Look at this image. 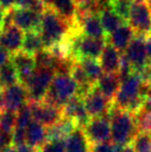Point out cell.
I'll use <instances>...</instances> for the list:
<instances>
[{
	"label": "cell",
	"mask_w": 151,
	"mask_h": 152,
	"mask_svg": "<svg viewBox=\"0 0 151 152\" xmlns=\"http://www.w3.org/2000/svg\"><path fill=\"white\" fill-rule=\"evenodd\" d=\"M121 85V80L118 74H104L103 77L97 81L96 88L98 89L108 99L113 102L115 96Z\"/></svg>",
	"instance_id": "44dd1931"
},
{
	"label": "cell",
	"mask_w": 151,
	"mask_h": 152,
	"mask_svg": "<svg viewBox=\"0 0 151 152\" xmlns=\"http://www.w3.org/2000/svg\"><path fill=\"white\" fill-rule=\"evenodd\" d=\"M42 15L29 8H12V24L21 30L39 31Z\"/></svg>",
	"instance_id": "4fadbf2b"
},
{
	"label": "cell",
	"mask_w": 151,
	"mask_h": 152,
	"mask_svg": "<svg viewBox=\"0 0 151 152\" xmlns=\"http://www.w3.org/2000/svg\"><path fill=\"white\" fill-rule=\"evenodd\" d=\"M99 63L105 74H118L121 63V54L111 44H106L99 57Z\"/></svg>",
	"instance_id": "ac0fdd59"
},
{
	"label": "cell",
	"mask_w": 151,
	"mask_h": 152,
	"mask_svg": "<svg viewBox=\"0 0 151 152\" xmlns=\"http://www.w3.org/2000/svg\"><path fill=\"white\" fill-rule=\"evenodd\" d=\"M122 149V146L115 145L112 141L91 145V152H121Z\"/></svg>",
	"instance_id": "d6a6232c"
},
{
	"label": "cell",
	"mask_w": 151,
	"mask_h": 152,
	"mask_svg": "<svg viewBox=\"0 0 151 152\" xmlns=\"http://www.w3.org/2000/svg\"><path fill=\"white\" fill-rule=\"evenodd\" d=\"M131 145L135 152H151V132H138Z\"/></svg>",
	"instance_id": "f1b7e54d"
},
{
	"label": "cell",
	"mask_w": 151,
	"mask_h": 152,
	"mask_svg": "<svg viewBox=\"0 0 151 152\" xmlns=\"http://www.w3.org/2000/svg\"><path fill=\"white\" fill-rule=\"evenodd\" d=\"M148 4H149V7H150V10H151V0H147Z\"/></svg>",
	"instance_id": "7dc6e473"
},
{
	"label": "cell",
	"mask_w": 151,
	"mask_h": 152,
	"mask_svg": "<svg viewBox=\"0 0 151 152\" xmlns=\"http://www.w3.org/2000/svg\"><path fill=\"white\" fill-rule=\"evenodd\" d=\"M56 72L53 68L36 67L32 78L26 85L29 102H42L46 97Z\"/></svg>",
	"instance_id": "8992f818"
},
{
	"label": "cell",
	"mask_w": 151,
	"mask_h": 152,
	"mask_svg": "<svg viewBox=\"0 0 151 152\" xmlns=\"http://www.w3.org/2000/svg\"><path fill=\"white\" fill-rule=\"evenodd\" d=\"M33 117L32 113H31L30 107L29 104H25L23 108H21L20 110L17 112V124L16 127L19 128H24L26 129L27 126L32 122Z\"/></svg>",
	"instance_id": "1f68e13d"
},
{
	"label": "cell",
	"mask_w": 151,
	"mask_h": 152,
	"mask_svg": "<svg viewBox=\"0 0 151 152\" xmlns=\"http://www.w3.org/2000/svg\"><path fill=\"white\" fill-rule=\"evenodd\" d=\"M17 83H19L18 70L9 59L0 67V85L3 88H7Z\"/></svg>",
	"instance_id": "4316f807"
},
{
	"label": "cell",
	"mask_w": 151,
	"mask_h": 152,
	"mask_svg": "<svg viewBox=\"0 0 151 152\" xmlns=\"http://www.w3.org/2000/svg\"><path fill=\"white\" fill-rule=\"evenodd\" d=\"M78 126L71 119L63 117L60 121L55 123L54 125L47 127L48 132V141L52 140H65L67 136Z\"/></svg>",
	"instance_id": "7402d4cb"
},
{
	"label": "cell",
	"mask_w": 151,
	"mask_h": 152,
	"mask_svg": "<svg viewBox=\"0 0 151 152\" xmlns=\"http://www.w3.org/2000/svg\"><path fill=\"white\" fill-rule=\"evenodd\" d=\"M65 152H91V143L82 128L77 127L64 140Z\"/></svg>",
	"instance_id": "ffe728a7"
},
{
	"label": "cell",
	"mask_w": 151,
	"mask_h": 152,
	"mask_svg": "<svg viewBox=\"0 0 151 152\" xmlns=\"http://www.w3.org/2000/svg\"><path fill=\"white\" fill-rule=\"evenodd\" d=\"M91 145L111 141V121L110 114L91 118L82 128Z\"/></svg>",
	"instance_id": "ba28073f"
},
{
	"label": "cell",
	"mask_w": 151,
	"mask_h": 152,
	"mask_svg": "<svg viewBox=\"0 0 151 152\" xmlns=\"http://www.w3.org/2000/svg\"><path fill=\"white\" fill-rule=\"evenodd\" d=\"M82 98L90 118L109 115L113 108V102L108 99L96 86H93Z\"/></svg>",
	"instance_id": "52a82bcc"
},
{
	"label": "cell",
	"mask_w": 151,
	"mask_h": 152,
	"mask_svg": "<svg viewBox=\"0 0 151 152\" xmlns=\"http://www.w3.org/2000/svg\"><path fill=\"white\" fill-rule=\"evenodd\" d=\"M121 152H135L133 149V147H131V145H127V146H124L122 149V151Z\"/></svg>",
	"instance_id": "ee69618b"
},
{
	"label": "cell",
	"mask_w": 151,
	"mask_h": 152,
	"mask_svg": "<svg viewBox=\"0 0 151 152\" xmlns=\"http://www.w3.org/2000/svg\"><path fill=\"white\" fill-rule=\"evenodd\" d=\"M15 5H16V0H0V6L5 12L15 8Z\"/></svg>",
	"instance_id": "ab89813d"
},
{
	"label": "cell",
	"mask_w": 151,
	"mask_h": 152,
	"mask_svg": "<svg viewBox=\"0 0 151 152\" xmlns=\"http://www.w3.org/2000/svg\"><path fill=\"white\" fill-rule=\"evenodd\" d=\"M36 152H65L64 140L47 141L46 144L36 150Z\"/></svg>",
	"instance_id": "836d02e7"
},
{
	"label": "cell",
	"mask_w": 151,
	"mask_h": 152,
	"mask_svg": "<svg viewBox=\"0 0 151 152\" xmlns=\"http://www.w3.org/2000/svg\"><path fill=\"white\" fill-rule=\"evenodd\" d=\"M78 62L81 64L83 69L85 70V72H86L87 77L89 78V81L91 82V84L95 86L97 81L105 74L103 68H101L99 61H97V59L83 58L81 60H79Z\"/></svg>",
	"instance_id": "484cf974"
},
{
	"label": "cell",
	"mask_w": 151,
	"mask_h": 152,
	"mask_svg": "<svg viewBox=\"0 0 151 152\" xmlns=\"http://www.w3.org/2000/svg\"><path fill=\"white\" fill-rule=\"evenodd\" d=\"M49 7L53 8L59 16L75 26L77 17V5L75 0H52Z\"/></svg>",
	"instance_id": "603a6c76"
},
{
	"label": "cell",
	"mask_w": 151,
	"mask_h": 152,
	"mask_svg": "<svg viewBox=\"0 0 151 152\" xmlns=\"http://www.w3.org/2000/svg\"><path fill=\"white\" fill-rule=\"evenodd\" d=\"M77 27L59 16L53 8L47 7L42 15L39 33L44 49H51L67 38Z\"/></svg>",
	"instance_id": "7a4b0ae2"
},
{
	"label": "cell",
	"mask_w": 151,
	"mask_h": 152,
	"mask_svg": "<svg viewBox=\"0 0 151 152\" xmlns=\"http://www.w3.org/2000/svg\"><path fill=\"white\" fill-rule=\"evenodd\" d=\"M127 22L137 35H150L151 10L147 0H137L131 3Z\"/></svg>",
	"instance_id": "5b68a950"
},
{
	"label": "cell",
	"mask_w": 151,
	"mask_h": 152,
	"mask_svg": "<svg viewBox=\"0 0 151 152\" xmlns=\"http://www.w3.org/2000/svg\"><path fill=\"white\" fill-rule=\"evenodd\" d=\"M33 120L46 127L54 125L63 118L62 109L46 102H28Z\"/></svg>",
	"instance_id": "9c48e42d"
},
{
	"label": "cell",
	"mask_w": 151,
	"mask_h": 152,
	"mask_svg": "<svg viewBox=\"0 0 151 152\" xmlns=\"http://www.w3.org/2000/svg\"><path fill=\"white\" fill-rule=\"evenodd\" d=\"M144 108L151 110V86L148 89L147 95H146V100H145V104H144Z\"/></svg>",
	"instance_id": "b9f144b4"
},
{
	"label": "cell",
	"mask_w": 151,
	"mask_h": 152,
	"mask_svg": "<svg viewBox=\"0 0 151 152\" xmlns=\"http://www.w3.org/2000/svg\"><path fill=\"white\" fill-rule=\"evenodd\" d=\"M5 10L0 6V27L3 29V21H4V17H5Z\"/></svg>",
	"instance_id": "7bdbcfd3"
},
{
	"label": "cell",
	"mask_w": 151,
	"mask_h": 152,
	"mask_svg": "<svg viewBox=\"0 0 151 152\" xmlns=\"http://www.w3.org/2000/svg\"><path fill=\"white\" fill-rule=\"evenodd\" d=\"M3 87L0 85V102H1V98H2V94H3Z\"/></svg>",
	"instance_id": "f6af8a7d"
},
{
	"label": "cell",
	"mask_w": 151,
	"mask_h": 152,
	"mask_svg": "<svg viewBox=\"0 0 151 152\" xmlns=\"http://www.w3.org/2000/svg\"><path fill=\"white\" fill-rule=\"evenodd\" d=\"M112 2H113V0H95L94 3L97 10H98V12H101L105 10L111 8Z\"/></svg>",
	"instance_id": "8d00e7d4"
},
{
	"label": "cell",
	"mask_w": 151,
	"mask_h": 152,
	"mask_svg": "<svg viewBox=\"0 0 151 152\" xmlns=\"http://www.w3.org/2000/svg\"><path fill=\"white\" fill-rule=\"evenodd\" d=\"M136 33L127 23L121 25L114 32L107 36V40L120 53H124L127 47L133 39Z\"/></svg>",
	"instance_id": "e0dca14e"
},
{
	"label": "cell",
	"mask_w": 151,
	"mask_h": 152,
	"mask_svg": "<svg viewBox=\"0 0 151 152\" xmlns=\"http://www.w3.org/2000/svg\"><path fill=\"white\" fill-rule=\"evenodd\" d=\"M99 19H101V25H103V28L107 36L111 34L112 32H114L117 28H119L121 25L126 23L112 8H108V10L99 12Z\"/></svg>",
	"instance_id": "d4e9b609"
},
{
	"label": "cell",
	"mask_w": 151,
	"mask_h": 152,
	"mask_svg": "<svg viewBox=\"0 0 151 152\" xmlns=\"http://www.w3.org/2000/svg\"><path fill=\"white\" fill-rule=\"evenodd\" d=\"M48 141L47 127L37 121L32 120L26 128V145L34 150H38Z\"/></svg>",
	"instance_id": "d6986e66"
},
{
	"label": "cell",
	"mask_w": 151,
	"mask_h": 152,
	"mask_svg": "<svg viewBox=\"0 0 151 152\" xmlns=\"http://www.w3.org/2000/svg\"><path fill=\"white\" fill-rule=\"evenodd\" d=\"M42 1L46 3V5L47 6H50V4H51V2H52V0H42Z\"/></svg>",
	"instance_id": "bcb514c9"
},
{
	"label": "cell",
	"mask_w": 151,
	"mask_h": 152,
	"mask_svg": "<svg viewBox=\"0 0 151 152\" xmlns=\"http://www.w3.org/2000/svg\"><path fill=\"white\" fill-rule=\"evenodd\" d=\"M62 114L63 117L71 119L80 128L84 127L87 122L91 119L86 111L83 98L80 95L73 97L66 104L62 107Z\"/></svg>",
	"instance_id": "9a60e30c"
},
{
	"label": "cell",
	"mask_w": 151,
	"mask_h": 152,
	"mask_svg": "<svg viewBox=\"0 0 151 152\" xmlns=\"http://www.w3.org/2000/svg\"><path fill=\"white\" fill-rule=\"evenodd\" d=\"M10 60L18 70L19 83L26 86L36 69L34 56H31L23 51H19L10 55Z\"/></svg>",
	"instance_id": "5bb4252c"
},
{
	"label": "cell",
	"mask_w": 151,
	"mask_h": 152,
	"mask_svg": "<svg viewBox=\"0 0 151 152\" xmlns=\"http://www.w3.org/2000/svg\"><path fill=\"white\" fill-rule=\"evenodd\" d=\"M9 59H10V54L3 48V47L0 46V67H1L3 64H5Z\"/></svg>",
	"instance_id": "f35d334b"
},
{
	"label": "cell",
	"mask_w": 151,
	"mask_h": 152,
	"mask_svg": "<svg viewBox=\"0 0 151 152\" xmlns=\"http://www.w3.org/2000/svg\"><path fill=\"white\" fill-rule=\"evenodd\" d=\"M75 26L84 35L93 38L107 39V34L103 28L98 14L77 12Z\"/></svg>",
	"instance_id": "30bf717a"
},
{
	"label": "cell",
	"mask_w": 151,
	"mask_h": 152,
	"mask_svg": "<svg viewBox=\"0 0 151 152\" xmlns=\"http://www.w3.org/2000/svg\"><path fill=\"white\" fill-rule=\"evenodd\" d=\"M131 1H137V0H131Z\"/></svg>",
	"instance_id": "681fc988"
},
{
	"label": "cell",
	"mask_w": 151,
	"mask_h": 152,
	"mask_svg": "<svg viewBox=\"0 0 151 152\" xmlns=\"http://www.w3.org/2000/svg\"><path fill=\"white\" fill-rule=\"evenodd\" d=\"M149 87V85L143 83L139 74L133 72L121 82L120 88L113 100V107L137 114L145 104Z\"/></svg>",
	"instance_id": "6da1fadb"
},
{
	"label": "cell",
	"mask_w": 151,
	"mask_h": 152,
	"mask_svg": "<svg viewBox=\"0 0 151 152\" xmlns=\"http://www.w3.org/2000/svg\"><path fill=\"white\" fill-rule=\"evenodd\" d=\"M145 44H146V51H147L148 58H149V60H151V34L146 36Z\"/></svg>",
	"instance_id": "60d3db41"
},
{
	"label": "cell",
	"mask_w": 151,
	"mask_h": 152,
	"mask_svg": "<svg viewBox=\"0 0 151 152\" xmlns=\"http://www.w3.org/2000/svg\"><path fill=\"white\" fill-rule=\"evenodd\" d=\"M79 85L69 74H56L44 102L61 108L78 95Z\"/></svg>",
	"instance_id": "277c9868"
},
{
	"label": "cell",
	"mask_w": 151,
	"mask_h": 152,
	"mask_svg": "<svg viewBox=\"0 0 151 152\" xmlns=\"http://www.w3.org/2000/svg\"><path fill=\"white\" fill-rule=\"evenodd\" d=\"M2 31H3V29H2V28H1V27H0V34H1V33H2Z\"/></svg>",
	"instance_id": "c3c4849f"
},
{
	"label": "cell",
	"mask_w": 151,
	"mask_h": 152,
	"mask_svg": "<svg viewBox=\"0 0 151 152\" xmlns=\"http://www.w3.org/2000/svg\"><path fill=\"white\" fill-rule=\"evenodd\" d=\"M36 67L53 68L55 70L59 59L48 49H44L34 56Z\"/></svg>",
	"instance_id": "83f0119b"
},
{
	"label": "cell",
	"mask_w": 151,
	"mask_h": 152,
	"mask_svg": "<svg viewBox=\"0 0 151 152\" xmlns=\"http://www.w3.org/2000/svg\"><path fill=\"white\" fill-rule=\"evenodd\" d=\"M111 141L118 146L131 145L139 132L135 114L113 107L110 111Z\"/></svg>",
	"instance_id": "3957f363"
},
{
	"label": "cell",
	"mask_w": 151,
	"mask_h": 152,
	"mask_svg": "<svg viewBox=\"0 0 151 152\" xmlns=\"http://www.w3.org/2000/svg\"><path fill=\"white\" fill-rule=\"evenodd\" d=\"M44 49V42H42L39 31L25 32L21 51L31 55V56H35L38 52H40Z\"/></svg>",
	"instance_id": "cb8c5ba5"
},
{
	"label": "cell",
	"mask_w": 151,
	"mask_h": 152,
	"mask_svg": "<svg viewBox=\"0 0 151 152\" xmlns=\"http://www.w3.org/2000/svg\"><path fill=\"white\" fill-rule=\"evenodd\" d=\"M12 146V134H5L0 130V152Z\"/></svg>",
	"instance_id": "d590c367"
},
{
	"label": "cell",
	"mask_w": 151,
	"mask_h": 152,
	"mask_svg": "<svg viewBox=\"0 0 151 152\" xmlns=\"http://www.w3.org/2000/svg\"><path fill=\"white\" fill-rule=\"evenodd\" d=\"M95 0H75L77 10L79 12H92Z\"/></svg>",
	"instance_id": "e575fe53"
},
{
	"label": "cell",
	"mask_w": 151,
	"mask_h": 152,
	"mask_svg": "<svg viewBox=\"0 0 151 152\" xmlns=\"http://www.w3.org/2000/svg\"><path fill=\"white\" fill-rule=\"evenodd\" d=\"M145 39L146 36L136 34L124 52V55L131 63L133 72H140L149 62Z\"/></svg>",
	"instance_id": "7c38bea8"
},
{
	"label": "cell",
	"mask_w": 151,
	"mask_h": 152,
	"mask_svg": "<svg viewBox=\"0 0 151 152\" xmlns=\"http://www.w3.org/2000/svg\"><path fill=\"white\" fill-rule=\"evenodd\" d=\"M25 32L15 25L4 29L0 34V46L3 47L10 55L19 52L22 49Z\"/></svg>",
	"instance_id": "2e32d148"
},
{
	"label": "cell",
	"mask_w": 151,
	"mask_h": 152,
	"mask_svg": "<svg viewBox=\"0 0 151 152\" xmlns=\"http://www.w3.org/2000/svg\"><path fill=\"white\" fill-rule=\"evenodd\" d=\"M5 152H36L33 148H31L28 145H23V146H10L9 148L5 149Z\"/></svg>",
	"instance_id": "74e56055"
},
{
	"label": "cell",
	"mask_w": 151,
	"mask_h": 152,
	"mask_svg": "<svg viewBox=\"0 0 151 152\" xmlns=\"http://www.w3.org/2000/svg\"><path fill=\"white\" fill-rule=\"evenodd\" d=\"M17 124V112L2 110L0 114V130L5 134H12Z\"/></svg>",
	"instance_id": "f546056e"
},
{
	"label": "cell",
	"mask_w": 151,
	"mask_h": 152,
	"mask_svg": "<svg viewBox=\"0 0 151 152\" xmlns=\"http://www.w3.org/2000/svg\"><path fill=\"white\" fill-rule=\"evenodd\" d=\"M131 3V0H113L111 8L124 22H127Z\"/></svg>",
	"instance_id": "4dcf8cb0"
},
{
	"label": "cell",
	"mask_w": 151,
	"mask_h": 152,
	"mask_svg": "<svg viewBox=\"0 0 151 152\" xmlns=\"http://www.w3.org/2000/svg\"><path fill=\"white\" fill-rule=\"evenodd\" d=\"M28 102L29 96L26 87L21 83H17L12 86L3 89L0 108L2 110L18 112L21 108L28 104Z\"/></svg>",
	"instance_id": "8fae6325"
}]
</instances>
